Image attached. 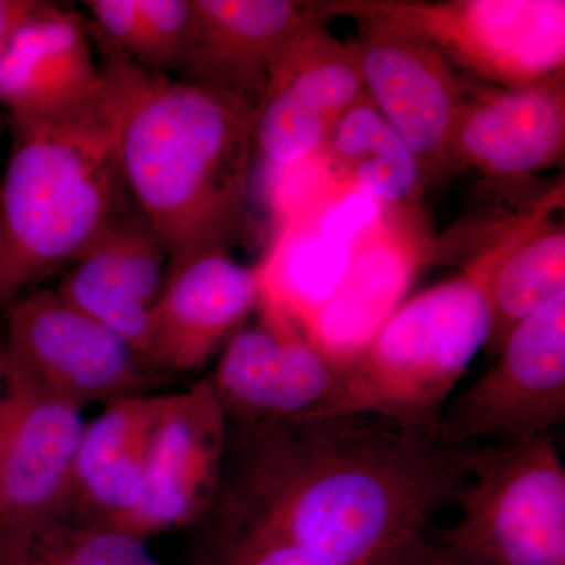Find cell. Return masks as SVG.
<instances>
[{
    "instance_id": "f1b7e54d",
    "label": "cell",
    "mask_w": 565,
    "mask_h": 565,
    "mask_svg": "<svg viewBox=\"0 0 565 565\" xmlns=\"http://www.w3.org/2000/svg\"><path fill=\"white\" fill-rule=\"evenodd\" d=\"M0 177H2V170H0Z\"/></svg>"
},
{
    "instance_id": "7402d4cb",
    "label": "cell",
    "mask_w": 565,
    "mask_h": 565,
    "mask_svg": "<svg viewBox=\"0 0 565 565\" xmlns=\"http://www.w3.org/2000/svg\"><path fill=\"white\" fill-rule=\"evenodd\" d=\"M323 159L338 184L381 207L422 203L430 182L366 93L334 122Z\"/></svg>"
},
{
    "instance_id": "52a82bcc",
    "label": "cell",
    "mask_w": 565,
    "mask_h": 565,
    "mask_svg": "<svg viewBox=\"0 0 565 565\" xmlns=\"http://www.w3.org/2000/svg\"><path fill=\"white\" fill-rule=\"evenodd\" d=\"M497 362L446 405L440 441L451 448L546 437L565 416V291L535 308L505 338Z\"/></svg>"
},
{
    "instance_id": "5bb4252c",
    "label": "cell",
    "mask_w": 565,
    "mask_h": 565,
    "mask_svg": "<svg viewBox=\"0 0 565 565\" xmlns=\"http://www.w3.org/2000/svg\"><path fill=\"white\" fill-rule=\"evenodd\" d=\"M329 20V2L192 0L180 79L256 111L286 46L305 29Z\"/></svg>"
},
{
    "instance_id": "9a60e30c",
    "label": "cell",
    "mask_w": 565,
    "mask_h": 565,
    "mask_svg": "<svg viewBox=\"0 0 565 565\" xmlns=\"http://www.w3.org/2000/svg\"><path fill=\"white\" fill-rule=\"evenodd\" d=\"M258 310L262 321L234 334L210 375L228 422H269L329 411L343 374L299 327Z\"/></svg>"
},
{
    "instance_id": "603a6c76",
    "label": "cell",
    "mask_w": 565,
    "mask_h": 565,
    "mask_svg": "<svg viewBox=\"0 0 565 565\" xmlns=\"http://www.w3.org/2000/svg\"><path fill=\"white\" fill-rule=\"evenodd\" d=\"M0 565H166L148 542L118 527L54 516L0 525Z\"/></svg>"
},
{
    "instance_id": "8992f818",
    "label": "cell",
    "mask_w": 565,
    "mask_h": 565,
    "mask_svg": "<svg viewBox=\"0 0 565 565\" xmlns=\"http://www.w3.org/2000/svg\"><path fill=\"white\" fill-rule=\"evenodd\" d=\"M462 515L437 542L475 565H565V468L546 437L467 451Z\"/></svg>"
},
{
    "instance_id": "8fae6325",
    "label": "cell",
    "mask_w": 565,
    "mask_h": 565,
    "mask_svg": "<svg viewBox=\"0 0 565 565\" xmlns=\"http://www.w3.org/2000/svg\"><path fill=\"white\" fill-rule=\"evenodd\" d=\"M228 416L211 377L167 394L152 433L139 500L120 530L150 541L199 525L221 490Z\"/></svg>"
},
{
    "instance_id": "3957f363",
    "label": "cell",
    "mask_w": 565,
    "mask_h": 565,
    "mask_svg": "<svg viewBox=\"0 0 565 565\" xmlns=\"http://www.w3.org/2000/svg\"><path fill=\"white\" fill-rule=\"evenodd\" d=\"M0 177V308L68 270L129 210L109 90L76 120L10 117Z\"/></svg>"
},
{
    "instance_id": "7c38bea8",
    "label": "cell",
    "mask_w": 565,
    "mask_h": 565,
    "mask_svg": "<svg viewBox=\"0 0 565 565\" xmlns=\"http://www.w3.org/2000/svg\"><path fill=\"white\" fill-rule=\"evenodd\" d=\"M364 93L353 44L337 39L326 25L305 29L278 57L256 107V151L273 166L318 158L334 122Z\"/></svg>"
},
{
    "instance_id": "e0dca14e",
    "label": "cell",
    "mask_w": 565,
    "mask_h": 565,
    "mask_svg": "<svg viewBox=\"0 0 565 565\" xmlns=\"http://www.w3.org/2000/svg\"><path fill=\"white\" fill-rule=\"evenodd\" d=\"M107 102L109 84L93 55L88 22L73 7L40 0L0 66V107L10 117L66 121Z\"/></svg>"
},
{
    "instance_id": "d4e9b609",
    "label": "cell",
    "mask_w": 565,
    "mask_h": 565,
    "mask_svg": "<svg viewBox=\"0 0 565 565\" xmlns=\"http://www.w3.org/2000/svg\"><path fill=\"white\" fill-rule=\"evenodd\" d=\"M132 62L152 73L180 74L192 25V0H136Z\"/></svg>"
},
{
    "instance_id": "ba28073f",
    "label": "cell",
    "mask_w": 565,
    "mask_h": 565,
    "mask_svg": "<svg viewBox=\"0 0 565 565\" xmlns=\"http://www.w3.org/2000/svg\"><path fill=\"white\" fill-rule=\"evenodd\" d=\"M437 263L433 222L422 203L381 207L360 230L340 286L303 333L341 374Z\"/></svg>"
},
{
    "instance_id": "484cf974",
    "label": "cell",
    "mask_w": 565,
    "mask_h": 565,
    "mask_svg": "<svg viewBox=\"0 0 565 565\" xmlns=\"http://www.w3.org/2000/svg\"><path fill=\"white\" fill-rule=\"evenodd\" d=\"M374 565H475L465 557L441 545L430 542L423 534L405 539L385 553Z\"/></svg>"
},
{
    "instance_id": "44dd1931",
    "label": "cell",
    "mask_w": 565,
    "mask_h": 565,
    "mask_svg": "<svg viewBox=\"0 0 565 565\" xmlns=\"http://www.w3.org/2000/svg\"><path fill=\"white\" fill-rule=\"evenodd\" d=\"M166 401L167 394L126 397L85 423L58 516L120 530L139 500L148 449Z\"/></svg>"
},
{
    "instance_id": "ffe728a7",
    "label": "cell",
    "mask_w": 565,
    "mask_h": 565,
    "mask_svg": "<svg viewBox=\"0 0 565 565\" xmlns=\"http://www.w3.org/2000/svg\"><path fill=\"white\" fill-rule=\"evenodd\" d=\"M169 262L161 241L136 207L66 270L55 291L121 337L151 366L152 310Z\"/></svg>"
},
{
    "instance_id": "5b68a950",
    "label": "cell",
    "mask_w": 565,
    "mask_h": 565,
    "mask_svg": "<svg viewBox=\"0 0 565 565\" xmlns=\"http://www.w3.org/2000/svg\"><path fill=\"white\" fill-rule=\"evenodd\" d=\"M329 11L408 33L493 87L565 74L564 0H330Z\"/></svg>"
},
{
    "instance_id": "4316f807",
    "label": "cell",
    "mask_w": 565,
    "mask_h": 565,
    "mask_svg": "<svg viewBox=\"0 0 565 565\" xmlns=\"http://www.w3.org/2000/svg\"><path fill=\"white\" fill-rule=\"evenodd\" d=\"M40 6V0H0V66L14 33Z\"/></svg>"
},
{
    "instance_id": "6da1fadb",
    "label": "cell",
    "mask_w": 565,
    "mask_h": 565,
    "mask_svg": "<svg viewBox=\"0 0 565 565\" xmlns=\"http://www.w3.org/2000/svg\"><path fill=\"white\" fill-rule=\"evenodd\" d=\"M467 481V451L374 416L230 423L212 508L334 565H374Z\"/></svg>"
},
{
    "instance_id": "4fadbf2b",
    "label": "cell",
    "mask_w": 565,
    "mask_h": 565,
    "mask_svg": "<svg viewBox=\"0 0 565 565\" xmlns=\"http://www.w3.org/2000/svg\"><path fill=\"white\" fill-rule=\"evenodd\" d=\"M364 92L414 151L430 182L455 172L451 141L465 81L424 41L373 21H360L352 43Z\"/></svg>"
},
{
    "instance_id": "d6986e66",
    "label": "cell",
    "mask_w": 565,
    "mask_h": 565,
    "mask_svg": "<svg viewBox=\"0 0 565 565\" xmlns=\"http://www.w3.org/2000/svg\"><path fill=\"white\" fill-rule=\"evenodd\" d=\"M262 300L258 267L230 252H203L169 263L151 318L154 370L191 373L244 329Z\"/></svg>"
},
{
    "instance_id": "ac0fdd59",
    "label": "cell",
    "mask_w": 565,
    "mask_h": 565,
    "mask_svg": "<svg viewBox=\"0 0 565 565\" xmlns=\"http://www.w3.org/2000/svg\"><path fill=\"white\" fill-rule=\"evenodd\" d=\"M565 74L526 88L470 85L451 141L452 169L520 184L564 161Z\"/></svg>"
},
{
    "instance_id": "277c9868",
    "label": "cell",
    "mask_w": 565,
    "mask_h": 565,
    "mask_svg": "<svg viewBox=\"0 0 565 565\" xmlns=\"http://www.w3.org/2000/svg\"><path fill=\"white\" fill-rule=\"evenodd\" d=\"M489 332L484 291L462 269L394 310L341 375L340 393L321 415L374 416L440 441L449 396Z\"/></svg>"
},
{
    "instance_id": "30bf717a",
    "label": "cell",
    "mask_w": 565,
    "mask_h": 565,
    "mask_svg": "<svg viewBox=\"0 0 565 565\" xmlns=\"http://www.w3.org/2000/svg\"><path fill=\"white\" fill-rule=\"evenodd\" d=\"M85 423L81 407L36 381L0 344V525L61 515Z\"/></svg>"
},
{
    "instance_id": "cb8c5ba5",
    "label": "cell",
    "mask_w": 565,
    "mask_h": 565,
    "mask_svg": "<svg viewBox=\"0 0 565 565\" xmlns=\"http://www.w3.org/2000/svg\"><path fill=\"white\" fill-rule=\"evenodd\" d=\"M202 526L192 565H334L239 516L212 508Z\"/></svg>"
},
{
    "instance_id": "9c48e42d",
    "label": "cell",
    "mask_w": 565,
    "mask_h": 565,
    "mask_svg": "<svg viewBox=\"0 0 565 565\" xmlns=\"http://www.w3.org/2000/svg\"><path fill=\"white\" fill-rule=\"evenodd\" d=\"M3 315L7 351L36 381L82 411L150 393L154 367L55 289L24 294Z\"/></svg>"
},
{
    "instance_id": "2e32d148",
    "label": "cell",
    "mask_w": 565,
    "mask_h": 565,
    "mask_svg": "<svg viewBox=\"0 0 565 565\" xmlns=\"http://www.w3.org/2000/svg\"><path fill=\"white\" fill-rule=\"evenodd\" d=\"M564 189L561 178L515 211L497 215L460 258L484 291L490 355H497L516 323L565 291Z\"/></svg>"
},
{
    "instance_id": "7a4b0ae2",
    "label": "cell",
    "mask_w": 565,
    "mask_h": 565,
    "mask_svg": "<svg viewBox=\"0 0 565 565\" xmlns=\"http://www.w3.org/2000/svg\"><path fill=\"white\" fill-rule=\"evenodd\" d=\"M103 55L122 180L169 263L230 252L247 225L255 109Z\"/></svg>"
},
{
    "instance_id": "83f0119b",
    "label": "cell",
    "mask_w": 565,
    "mask_h": 565,
    "mask_svg": "<svg viewBox=\"0 0 565 565\" xmlns=\"http://www.w3.org/2000/svg\"><path fill=\"white\" fill-rule=\"evenodd\" d=\"M0 478H2V433H0Z\"/></svg>"
}]
</instances>
